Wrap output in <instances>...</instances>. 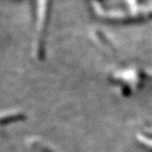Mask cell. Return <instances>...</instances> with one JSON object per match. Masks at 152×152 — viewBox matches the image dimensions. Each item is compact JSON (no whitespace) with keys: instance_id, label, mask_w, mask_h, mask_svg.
I'll use <instances>...</instances> for the list:
<instances>
[{"instance_id":"obj_3","label":"cell","mask_w":152,"mask_h":152,"mask_svg":"<svg viewBox=\"0 0 152 152\" xmlns=\"http://www.w3.org/2000/svg\"><path fill=\"white\" fill-rule=\"evenodd\" d=\"M37 150L39 152H55L53 150H52L51 148H49L47 145H42V144H40V145L37 146Z\"/></svg>"},{"instance_id":"obj_1","label":"cell","mask_w":152,"mask_h":152,"mask_svg":"<svg viewBox=\"0 0 152 152\" xmlns=\"http://www.w3.org/2000/svg\"><path fill=\"white\" fill-rule=\"evenodd\" d=\"M109 80L124 96L142 90L152 83V71L143 68H124L114 70Z\"/></svg>"},{"instance_id":"obj_2","label":"cell","mask_w":152,"mask_h":152,"mask_svg":"<svg viewBox=\"0 0 152 152\" xmlns=\"http://www.w3.org/2000/svg\"><path fill=\"white\" fill-rule=\"evenodd\" d=\"M25 118V114L21 112H9L2 115L1 123L2 124H10L18 121H21Z\"/></svg>"}]
</instances>
